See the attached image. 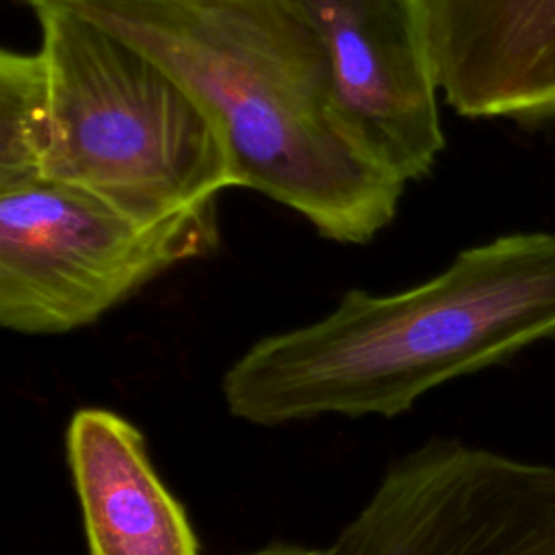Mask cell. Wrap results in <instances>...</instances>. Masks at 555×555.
<instances>
[{
    "label": "cell",
    "instance_id": "9c48e42d",
    "mask_svg": "<svg viewBox=\"0 0 555 555\" xmlns=\"http://www.w3.org/2000/svg\"><path fill=\"white\" fill-rule=\"evenodd\" d=\"M330 555H486L447 520L395 499H369L340 527Z\"/></svg>",
    "mask_w": 555,
    "mask_h": 555
},
{
    "label": "cell",
    "instance_id": "6da1fadb",
    "mask_svg": "<svg viewBox=\"0 0 555 555\" xmlns=\"http://www.w3.org/2000/svg\"><path fill=\"white\" fill-rule=\"evenodd\" d=\"M46 2L108 28L178 78L219 124L236 186L336 243L364 245L397 217L405 184L349 132L330 59L291 0Z\"/></svg>",
    "mask_w": 555,
    "mask_h": 555
},
{
    "label": "cell",
    "instance_id": "8992f818",
    "mask_svg": "<svg viewBox=\"0 0 555 555\" xmlns=\"http://www.w3.org/2000/svg\"><path fill=\"white\" fill-rule=\"evenodd\" d=\"M444 102L470 119L555 117V0H421Z\"/></svg>",
    "mask_w": 555,
    "mask_h": 555
},
{
    "label": "cell",
    "instance_id": "5b68a950",
    "mask_svg": "<svg viewBox=\"0 0 555 555\" xmlns=\"http://www.w3.org/2000/svg\"><path fill=\"white\" fill-rule=\"evenodd\" d=\"M317 33L358 145L405 186L440 152V85L421 0H291Z\"/></svg>",
    "mask_w": 555,
    "mask_h": 555
},
{
    "label": "cell",
    "instance_id": "52a82bcc",
    "mask_svg": "<svg viewBox=\"0 0 555 555\" xmlns=\"http://www.w3.org/2000/svg\"><path fill=\"white\" fill-rule=\"evenodd\" d=\"M65 457L89 555H202L186 509L132 421L108 408L76 410Z\"/></svg>",
    "mask_w": 555,
    "mask_h": 555
},
{
    "label": "cell",
    "instance_id": "8fae6325",
    "mask_svg": "<svg viewBox=\"0 0 555 555\" xmlns=\"http://www.w3.org/2000/svg\"><path fill=\"white\" fill-rule=\"evenodd\" d=\"M22 2H26V0H22Z\"/></svg>",
    "mask_w": 555,
    "mask_h": 555
},
{
    "label": "cell",
    "instance_id": "7a4b0ae2",
    "mask_svg": "<svg viewBox=\"0 0 555 555\" xmlns=\"http://www.w3.org/2000/svg\"><path fill=\"white\" fill-rule=\"evenodd\" d=\"M555 338V234H507L386 295L347 291L321 319L249 345L223 373L230 416L282 427L395 418L457 377Z\"/></svg>",
    "mask_w": 555,
    "mask_h": 555
},
{
    "label": "cell",
    "instance_id": "ba28073f",
    "mask_svg": "<svg viewBox=\"0 0 555 555\" xmlns=\"http://www.w3.org/2000/svg\"><path fill=\"white\" fill-rule=\"evenodd\" d=\"M50 124L43 54L4 48L0 52V189L43 180Z\"/></svg>",
    "mask_w": 555,
    "mask_h": 555
},
{
    "label": "cell",
    "instance_id": "30bf717a",
    "mask_svg": "<svg viewBox=\"0 0 555 555\" xmlns=\"http://www.w3.org/2000/svg\"><path fill=\"white\" fill-rule=\"evenodd\" d=\"M243 555H330V548L319 546H301V544H269L264 548L243 553Z\"/></svg>",
    "mask_w": 555,
    "mask_h": 555
},
{
    "label": "cell",
    "instance_id": "277c9868",
    "mask_svg": "<svg viewBox=\"0 0 555 555\" xmlns=\"http://www.w3.org/2000/svg\"><path fill=\"white\" fill-rule=\"evenodd\" d=\"M217 245V204L141 221L54 180L0 189V325L22 336L87 327Z\"/></svg>",
    "mask_w": 555,
    "mask_h": 555
},
{
    "label": "cell",
    "instance_id": "3957f363",
    "mask_svg": "<svg viewBox=\"0 0 555 555\" xmlns=\"http://www.w3.org/2000/svg\"><path fill=\"white\" fill-rule=\"evenodd\" d=\"M28 7L50 80L43 180L82 189L141 221L217 204L236 186L219 124L178 78L67 7Z\"/></svg>",
    "mask_w": 555,
    "mask_h": 555
}]
</instances>
